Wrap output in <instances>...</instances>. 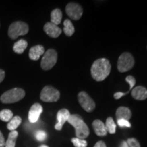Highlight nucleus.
Segmentation results:
<instances>
[{"instance_id": "obj_26", "label": "nucleus", "mask_w": 147, "mask_h": 147, "mask_svg": "<svg viewBox=\"0 0 147 147\" xmlns=\"http://www.w3.org/2000/svg\"><path fill=\"white\" fill-rule=\"evenodd\" d=\"M36 138L38 141H44L47 138V133L42 130H39L36 133Z\"/></svg>"}, {"instance_id": "obj_33", "label": "nucleus", "mask_w": 147, "mask_h": 147, "mask_svg": "<svg viewBox=\"0 0 147 147\" xmlns=\"http://www.w3.org/2000/svg\"><path fill=\"white\" fill-rule=\"evenodd\" d=\"M40 147H49V146H47V145H45V144H43V145H41V146H40Z\"/></svg>"}, {"instance_id": "obj_28", "label": "nucleus", "mask_w": 147, "mask_h": 147, "mask_svg": "<svg viewBox=\"0 0 147 147\" xmlns=\"http://www.w3.org/2000/svg\"><path fill=\"white\" fill-rule=\"evenodd\" d=\"M117 123L119 126L121 127H131V123L129 122V121L124 120V119H120V120H117Z\"/></svg>"}, {"instance_id": "obj_3", "label": "nucleus", "mask_w": 147, "mask_h": 147, "mask_svg": "<svg viewBox=\"0 0 147 147\" xmlns=\"http://www.w3.org/2000/svg\"><path fill=\"white\" fill-rule=\"evenodd\" d=\"M25 92L20 88H14L5 91L1 95L0 100L3 104H12L21 101L25 97Z\"/></svg>"}, {"instance_id": "obj_14", "label": "nucleus", "mask_w": 147, "mask_h": 147, "mask_svg": "<svg viewBox=\"0 0 147 147\" xmlns=\"http://www.w3.org/2000/svg\"><path fill=\"white\" fill-rule=\"evenodd\" d=\"M44 54H45V48L42 45H36L30 49L29 57L33 61H38Z\"/></svg>"}, {"instance_id": "obj_7", "label": "nucleus", "mask_w": 147, "mask_h": 147, "mask_svg": "<svg viewBox=\"0 0 147 147\" xmlns=\"http://www.w3.org/2000/svg\"><path fill=\"white\" fill-rule=\"evenodd\" d=\"M59 98V91L52 86H45L40 93V99L45 102H57Z\"/></svg>"}, {"instance_id": "obj_22", "label": "nucleus", "mask_w": 147, "mask_h": 147, "mask_svg": "<svg viewBox=\"0 0 147 147\" xmlns=\"http://www.w3.org/2000/svg\"><path fill=\"white\" fill-rule=\"evenodd\" d=\"M63 32L65 33V34L67 36H71L72 35L74 34L75 29L72 23H71L70 20L66 19L65 21L63 22Z\"/></svg>"}, {"instance_id": "obj_27", "label": "nucleus", "mask_w": 147, "mask_h": 147, "mask_svg": "<svg viewBox=\"0 0 147 147\" xmlns=\"http://www.w3.org/2000/svg\"><path fill=\"white\" fill-rule=\"evenodd\" d=\"M129 147H140V144L136 138H129L127 140Z\"/></svg>"}, {"instance_id": "obj_19", "label": "nucleus", "mask_w": 147, "mask_h": 147, "mask_svg": "<svg viewBox=\"0 0 147 147\" xmlns=\"http://www.w3.org/2000/svg\"><path fill=\"white\" fill-rule=\"evenodd\" d=\"M22 122V119L19 116H15L12 117V119L9 121L8 125H7V128L11 131H14L20 125Z\"/></svg>"}, {"instance_id": "obj_31", "label": "nucleus", "mask_w": 147, "mask_h": 147, "mask_svg": "<svg viewBox=\"0 0 147 147\" xmlns=\"http://www.w3.org/2000/svg\"><path fill=\"white\" fill-rule=\"evenodd\" d=\"M5 71L3 69H0V83L3 81V79L5 78Z\"/></svg>"}, {"instance_id": "obj_23", "label": "nucleus", "mask_w": 147, "mask_h": 147, "mask_svg": "<svg viewBox=\"0 0 147 147\" xmlns=\"http://www.w3.org/2000/svg\"><path fill=\"white\" fill-rule=\"evenodd\" d=\"M13 117V113L10 110L4 109L0 111V120L4 122H9Z\"/></svg>"}, {"instance_id": "obj_8", "label": "nucleus", "mask_w": 147, "mask_h": 147, "mask_svg": "<svg viewBox=\"0 0 147 147\" xmlns=\"http://www.w3.org/2000/svg\"><path fill=\"white\" fill-rule=\"evenodd\" d=\"M78 99L79 104L85 111L91 113L93 110H94L95 108L94 101L92 100L91 97L86 92H80L78 95Z\"/></svg>"}, {"instance_id": "obj_30", "label": "nucleus", "mask_w": 147, "mask_h": 147, "mask_svg": "<svg viewBox=\"0 0 147 147\" xmlns=\"http://www.w3.org/2000/svg\"><path fill=\"white\" fill-rule=\"evenodd\" d=\"M94 147H106V146L105 143L103 142V141L100 140V141H98V142L95 144Z\"/></svg>"}, {"instance_id": "obj_25", "label": "nucleus", "mask_w": 147, "mask_h": 147, "mask_svg": "<svg viewBox=\"0 0 147 147\" xmlns=\"http://www.w3.org/2000/svg\"><path fill=\"white\" fill-rule=\"evenodd\" d=\"M71 142L74 145L75 147H87V142L85 140L78 138H73L71 140Z\"/></svg>"}, {"instance_id": "obj_12", "label": "nucleus", "mask_w": 147, "mask_h": 147, "mask_svg": "<svg viewBox=\"0 0 147 147\" xmlns=\"http://www.w3.org/2000/svg\"><path fill=\"white\" fill-rule=\"evenodd\" d=\"M44 31L48 36L53 38H58L62 32L61 29L57 25H55L51 22L45 24V26H44Z\"/></svg>"}, {"instance_id": "obj_20", "label": "nucleus", "mask_w": 147, "mask_h": 147, "mask_svg": "<svg viewBox=\"0 0 147 147\" xmlns=\"http://www.w3.org/2000/svg\"><path fill=\"white\" fill-rule=\"evenodd\" d=\"M18 135V131L16 130L10 131V133L8 135V140L5 142V147H15L16 140L17 139Z\"/></svg>"}, {"instance_id": "obj_16", "label": "nucleus", "mask_w": 147, "mask_h": 147, "mask_svg": "<svg viewBox=\"0 0 147 147\" xmlns=\"http://www.w3.org/2000/svg\"><path fill=\"white\" fill-rule=\"evenodd\" d=\"M93 127L95 133L99 136H105L107 134L105 125L102 121L95 120L93 122Z\"/></svg>"}, {"instance_id": "obj_10", "label": "nucleus", "mask_w": 147, "mask_h": 147, "mask_svg": "<svg viewBox=\"0 0 147 147\" xmlns=\"http://www.w3.org/2000/svg\"><path fill=\"white\" fill-rule=\"evenodd\" d=\"M43 108L42 106L38 103L33 104L29 111L28 114V119L31 123H35L37 121L39 120L40 116L41 115Z\"/></svg>"}, {"instance_id": "obj_13", "label": "nucleus", "mask_w": 147, "mask_h": 147, "mask_svg": "<svg viewBox=\"0 0 147 147\" xmlns=\"http://www.w3.org/2000/svg\"><path fill=\"white\" fill-rule=\"evenodd\" d=\"M131 95L136 100H144L147 98V89L142 86H138L134 88Z\"/></svg>"}, {"instance_id": "obj_1", "label": "nucleus", "mask_w": 147, "mask_h": 147, "mask_svg": "<svg viewBox=\"0 0 147 147\" xmlns=\"http://www.w3.org/2000/svg\"><path fill=\"white\" fill-rule=\"evenodd\" d=\"M111 70L110 61L105 58L97 59L91 68V76L96 81H102L107 78Z\"/></svg>"}, {"instance_id": "obj_18", "label": "nucleus", "mask_w": 147, "mask_h": 147, "mask_svg": "<svg viewBox=\"0 0 147 147\" xmlns=\"http://www.w3.org/2000/svg\"><path fill=\"white\" fill-rule=\"evenodd\" d=\"M27 45H28V43L27 41H25V40H20L14 43L13 50L17 54H22L27 49Z\"/></svg>"}, {"instance_id": "obj_11", "label": "nucleus", "mask_w": 147, "mask_h": 147, "mask_svg": "<svg viewBox=\"0 0 147 147\" xmlns=\"http://www.w3.org/2000/svg\"><path fill=\"white\" fill-rule=\"evenodd\" d=\"M69 116H70V113L68 110L63 108V109L59 110L57 115V119L58 122L55 126V129L58 130V131L61 130L64 123L68 120Z\"/></svg>"}, {"instance_id": "obj_24", "label": "nucleus", "mask_w": 147, "mask_h": 147, "mask_svg": "<svg viewBox=\"0 0 147 147\" xmlns=\"http://www.w3.org/2000/svg\"><path fill=\"white\" fill-rule=\"evenodd\" d=\"M106 131L110 134H115L116 132V124L112 117H108L106 121Z\"/></svg>"}, {"instance_id": "obj_4", "label": "nucleus", "mask_w": 147, "mask_h": 147, "mask_svg": "<svg viewBox=\"0 0 147 147\" xmlns=\"http://www.w3.org/2000/svg\"><path fill=\"white\" fill-rule=\"evenodd\" d=\"M28 32V25L22 21L14 22L10 25L8 29V36L12 40L16 39L20 36H25Z\"/></svg>"}, {"instance_id": "obj_9", "label": "nucleus", "mask_w": 147, "mask_h": 147, "mask_svg": "<svg viewBox=\"0 0 147 147\" xmlns=\"http://www.w3.org/2000/svg\"><path fill=\"white\" fill-rule=\"evenodd\" d=\"M65 12L71 19L79 20L82 15V8L78 3L71 2L66 5Z\"/></svg>"}, {"instance_id": "obj_21", "label": "nucleus", "mask_w": 147, "mask_h": 147, "mask_svg": "<svg viewBox=\"0 0 147 147\" xmlns=\"http://www.w3.org/2000/svg\"><path fill=\"white\" fill-rule=\"evenodd\" d=\"M51 23L57 25L61 23L62 19V12L59 9L56 8L52 11L51 14Z\"/></svg>"}, {"instance_id": "obj_5", "label": "nucleus", "mask_w": 147, "mask_h": 147, "mask_svg": "<svg viewBox=\"0 0 147 147\" xmlns=\"http://www.w3.org/2000/svg\"><path fill=\"white\" fill-rule=\"evenodd\" d=\"M135 61L133 56L129 53H123L119 57L117 68L120 72H125L134 67Z\"/></svg>"}, {"instance_id": "obj_15", "label": "nucleus", "mask_w": 147, "mask_h": 147, "mask_svg": "<svg viewBox=\"0 0 147 147\" xmlns=\"http://www.w3.org/2000/svg\"><path fill=\"white\" fill-rule=\"evenodd\" d=\"M116 117H117V120L124 119V120L129 121L131 117V112L129 108L121 106L117 110Z\"/></svg>"}, {"instance_id": "obj_32", "label": "nucleus", "mask_w": 147, "mask_h": 147, "mask_svg": "<svg viewBox=\"0 0 147 147\" xmlns=\"http://www.w3.org/2000/svg\"><path fill=\"white\" fill-rule=\"evenodd\" d=\"M120 147H129V146L126 141H123L120 145Z\"/></svg>"}, {"instance_id": "obj_17", "label": "nucleus", "mask_w": 147, "mask_h": 147, "mask_svg": "<svg viewBox=\"0 0 147 147\" xmlns=\"http://www.w3.org/2000/svg\"><path fill=\"white\" fill-rule=\"evenodd\" d=\"M125 80H126V82H127L129 84V89L128 91L126 92V93H123V92H117V93H115V94H114V97H115L116 100H119V99L121 98L123 96H124V95L127 94V93H129V92L132 89H133L134 85H135L136 79L134 76H127L125 78Z\"/></svg>"}, {"instance_id": "obj_2", "label": "nucleus", "mask_w": 147, "mask_h": 147, "mask_svg": "<svg viewBox=\"0 0 147 147\" xmlns=\"http://www.w3.org/2000/svg\"><path fill=\"white\" fill-rule=\"evenodd\" d=\"M67 122L71 125L76 130V135L78 138L84 140L89 135V129L87 124L84 122L81 116L79 115H70Z\"/></svg>"}, {"instance_id": "obj_6", "label": "nucleus", "mask_w": 147, "mask_h": 147, "mask_svg": "<svg viewBox=\"0 0 147 147\" xmlns=\"http://www.w3.org/2000/svg\"><path fill=\"white\" fill-rule=\"evenodd\" d=\"M57 61V53L54 49H49L45 53L41 61V67L44 70H49L54 67Z\"/></svg>"}, {"instance_id": "obj_29", "label": "nucleus", "mask_w": 147, "mask_h": 147, "mask_svg": "<svg viewBox=\"0 0 147 147\" xmlns=\"http://www.w3.org/2000/svg\"><path fill=\"white\" fill-rule=\"evenodd\" d=\"M5 141L4 137H3L1 131H0V147H5Z\"/></svg>"}]
</instances>
